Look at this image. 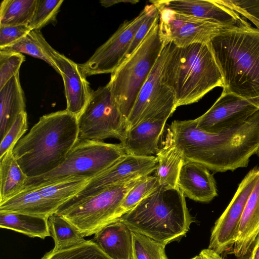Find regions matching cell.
I'll return each mask as SVG.
<instances>
[{
    "label": "cell",
    "mask_w": 259,
    "mask_h": 259,
    "mask_svg": "<svg viewBox=\"0 0 259 259\" xmlns=\"http://www.w3.org/2000/svg\"><path fill=\"white\" fill-rule=\"evenodd\" d=\"M48 224L51 236L55 243L54 250L67 248L86 241L73 225L57 213L49 216Z\"/></svg>",
    "instance_id": "83f0119b"
},
{
    "label": "cell",
    "mask_w": 259,
    "mask_h": 259,
    "mask_svg": "<svg viewBox=\"0 0 259 259\" xmlns=\"http://www.w3.org/2000/svg\"><path fill=\"white\" fill-rule=\"evenodd\" d=\"M185 197L178 188L160 186L118 220L132 232L166 245L185 236L193 222Z\"/></svg>",
    "instance_id": "3957f363"
},
{
    "label": "cell",
    "mask_w": 259,
    "mask_h": 259,
    "mask_svg": "<svg viewBox=\"0 0 259 259\" xmlns=\"http://www.w3.org/2000/svg\"><path fill=\"white\" fill-rule=\"evenodd\" d=\"M259 235V170L254 188L245 204L240 222L233 253L236 259H250Z\"/></svg>",
    "instance_id": "ffe728a7"
},
{
    "label": "cell",
    "mask_w": 259,
    "mask_h": 259,
    "mask_svg": "<svg viewBox=\"0 0 259 259\" xmlns=\"http://www.w3.org/2000/svg\"><path fill=\"white\" fill-rule=\"evenodd\" d=\"M258 170L259 167H255L246 175L229 204L214 224L208 248L219 254L233 253L240 222L256 181Z\"/></svg>",
    "instance_id": "7c38bea8"
},
{
    "label": "cell",
    "mask_w": 259,
    "mask_h": 259,
    "mask_svg": "<svg viewBox=\"0 0 259 259\" xmlns=\"http://www.w3.org/2000/svg\"><path fill=\"white\" fill-rule=\"evenodd\" d=\"M171 42L161 53L142 86L126 122V132L139 123L162 116H170L177 109L175 95L167 84L164 67Z\"/></svg>",
    "instance_id": "ba28073f"
},
{
    "label": "cell",
    "mask_w": 259,
    "mask_h": 259,
    "mask_svg": "<svg viewBox=\"0 0 259 259\" xmlns=\"http://www.w3.org/2000/svg\"><path fill=\"white\" fill-rule=\"evenodd\" d=\"M159 20V14L133 54L111 73L108 83L113 99L126 122L163 46Z\"/></svg>",
    "instance_id": "8992f818"
},
{
    "label": "cell",
    "mask_w": 259,
    "mask_h": 259,
    "mask_svg": "<svg viewBox=\"0 0 259 259\" xmlns=\"http://www.w3.org/2000/svg\"><path fill=\"white\" fill-rule=\"evenodd\" d=\"M132 259H168L165 244L148 237L133 232Z\"/></svg>",
    "instance_id": "4dcf8cb0"
},
{
    "label": "cell",
    "mask_w": 259,
    "mask_h": 259,
    "mask_svg": "<svg viewBox=\"0 0 259 259\" xmlns=\"http://www.w3.org/2000/svg\"><path fill=\"white\" fill-rule=\"evenodd\" d=\"M157 9L159 13V33L163 44L171 42L177 47H184L195 43H208L224 27L170 9Z\"/></svg>",
    "instance_id": "4fadbf2b"
},
{
    "label": "cell",
    "mask_w": 259,
    "mask_h": 259,
    "mask_svg": "<svg viewBox=\"0 0 259 259\" xmlns=\"http://www.w3.org/2000/svg\"><path fill=\"white\" fill-rule=\"evenodd\" d=\"M77 120L79 139L102 141L115 138L121 142L125 137L126 122L108 83L92 91L89 102Z\"/></svg>",
    "instance_id": "9c48e42d"
},
{
    "label": "cell",
    "mask_w": 259,
    "mask_h": 259,
    "mask_svg": "<svg viewBox=\"0 0 259 259\" xmlns=\"http://www.w3.org/2000/svg\"><path fill=\"white\" fill-rule=\"evenodd\" d=\"M0 51L24 53L41 59L60 73L52 60V54L55 50L46 41L40 30H31L18 41L9 47L0 49Z\"/></svg>",
    "instance_id": "484cf974"
},
{
    "label": "cell",
    "mask_w": 259,
    "mask_h": 259,
    "mask_svg": "<svg viewBox=\"0 0 259 259\" xmlns=\"http://www.w3.org/2000/svg\"><path fill=\"white\" fill-rule=\"evenodd\" d=\"M144 177L109 186L69 205H62L57 213L73 225L84 237L95 234L116 221L117 211L128 192Z\"/></svg>",
    "instance_id": "52a82bcc"
},
{
    "label": "cell",
    "mask_w": 259,
    "mask_h": 259,
    "mask_svg": "<svg viewBox=\"0 0 259 259\" xmlns=\"http://www.w3.org/2000/svg\"><path fill=\"white\" fill-rule=\"evenodd\" d=\"M169 116H162L141 122L129 130L120 143L126 154L139 156L156 155L159 143Z\"/></svg>",
    "instance_id": "ac0fdd59"
},
{
    "label": "cell",
    "mask_w": 259,
    "mask_h": 259,
    "mask_svg": "<svg viewBox=\"0 0 259 259\" xmlns=\"http://www.w3.org/2000/svg\"><path fill=\"white\" fill-rule=\"evenodd\" d=\"M162 147L155 156L157 167L155 176L160 186L165 188H178V180L185 161L183 154L166 135Z\"/></svg>",
    "instance_id": "603a6c76"
},
{
    "label": "cell",
    "mask_w": 259,
    "mask_h": 259,
    "mask_svg": "<svg viewBox=\"0 0 259 259\" xmlns=\"http://www.w3.org/2000/svg\"><path fill=\"white\" fill-rule=\"evenodd\" d=\"M151 4L152 7L144 22L135 34L130 47L124 57L123 62L128 58L137 49L142 40L145 37L148 32L149 31L153 23H154L156 18L159 14V11L155 7V6L152 4Z\"/></svg>",
    "instance_id": "d590c367"
},
{
    "label": "cell",
    "mask_w": 259,
    "mask_h": 259,
    "mask_svg": "<svg viewBox=\"0 0 259 259\" xmlns=\"http://www.w3.org/2000/svg\"><path fill=\"white\" fill-rule=\"evenodd\" d=\"M259 110V107L232 94L222 93L213 105L195 119L199 129L216 133L241 124Z\"/></svg>",
    "instance_id": "9a60e30c"
},
{
    "label": "cell",
    "mask_w": 259,
    "mask_h": 259,
    "mask_svg": "<svg viewBox=\"0 0 259 259\" xmlns=\"http://www.w3.org/2000/svg\"><path fill=\"white\" fill-rule=\"evenodd\" d=\"M250 259H259V235L256 237L253 244Z\"/></svg>",
    "instance_id": "ab89813d"
},
{
    "label": "cell",
    "mask_w": 259,
    "mask_h": 259,
    "mask_svg": "<svg viewBox=\"0 0 259 259\" xmlns=\"http://www.w3.org/2000/svg\"><path fill=\"white\" fill-rule=\"evenodd\" d=\"M31 30L27 25L0 26V49L9 47L18 41Z\"/></svg>",
    "instance_id": "8d00e7d4"
},
{
    "label": "cell",
    "mask_w": 259,
    "mask_h": 259,
    "mask_svg": "<svg viewBox=\"0 0 259 259\" xmlns=\"http://www.w3.org/2000/svg\"><path fill=\"white\" fill-rule=\"evenodd\" d=\"M245 19L250 21L259 29V0H219Z\"/></svg>",
    "instance_id": "836d02e7"
},
{
    "label": "cell",
    "mask_w": 259,
    "mask_h": 259,
    "mask_svg": "<svg viewBox=\"0 0 259 259\" xmlns=\"http://www.w3.org/2000/svg\"><path fill=\"white\" fill-rule=\"evenodd\" d=\"M41 259H112L92 240L67 248L46 252Z\"/></svg>",
    "instance_id": "f1b7e54d"
},
{
    "label": "cell",
    "mask_w": 259,
    "mask_h": 259,
    "mask_svg": "<svg viewBox=\"0 0 259 259\" xmlns=\"http://www.w3.org/2000/svg\"><path fill=\"white\" fill-rule=\"evenodd\" d=\"M37 0H4L0 7V26L29 24Z\"/></svg>",
    "instance_id": "4316f807"
},
{
    "label": "cell",
    "mask_w": 259,
    "mask_h": 259,
    "mask_svg": "<svg viewBox=\"0 0 259 259\" xmlns=\"http://www.w3.org/2000/svg\"><path fill=\"white\" fill-rule=\"evenodd\" d=\"M177 107L197 102L215 87H223L219 68L207 43L177 47L171 42L164 67Z\"/></svg>",
    "instance_id": "277c9868"
},
{
    "label": "cell",
    "mask_w": 259,
    "mask_h": 259,
    "mask_svg": "<svg viewBox=\"0 0 259 259\" xmlns=\"http://www.w3.org/2000/svg\"><path fill=\"white\" fill-rule=\"evenodd\" d=\"M112 259H132L133 232L119 220L110 223L92 239Z\"/></svg>",
    "instance_id": "44dd1931"
},
{
    "label": "cell",
    "mask_w": 259,
    "mask_h": 259,
    "mask_svg": "<svg viewBox=\"0 0 259 259\" xmlns=\"http://www.w3.org/2000/svg\"><path fill=\"white\" fill-rule=\"evenodd\" d=\"M257 155H258V156L259 157V149H258V151L257 152Z\"/></svg>",
    "instance_id": "60d3db41"
},
{
    "label": "cell",
    "mask_w": 259,
    "mask_h": 259,
    "mask_svg": "<svg viewBox=\"0 0 259 259\" xmlns=\"http://www.w3.org/2000/svg\"><path fill=\"white\" fill-rule=\"evenodd\" d=\"M192 259H225L221 254L210 248H206L201 251L199 254Z\"/></svg>",
    "instance_id": "74e56055"
},
{
    "label": "cell",
    "mask_w": 259,
    "mask_h": 259,
    "mask_svg": "<svg viewBox=\"0 0 259 259\" xmlns=\"http://www.w3.org/2000/svg\"><path fill=\"white\" fill-rule=\"evenodd\" d=\"M79 138L77 117L66 109L44 115L21 138L13 154L28 178L58 167Z\"/></svg>",
    "instance_id": "7a4b0ae2"
},
{
    "label": "cell",
    "mask_w": 259,
    "mask_h": 259,
    "mask_svg": "<svg viewBox=\"0 0 259 259\" xmlns=\"http://www.w3.org/2000/svg\"><path fill=\"white\" fill-rule=\"evenodd\" d=\"M89 180H75L24 190L0 204V212H14L49 217L78 193Z\"/></svg>",
    "instance_id": "30bf717a"
},
{
    "label": "cell",
    "mask_w": 259,
    "mask_h": 259,
    "mask_svg": "<svg viewBox=\"0 0 259 259\" xmlns=\"http://www.w3.org/2000/svg\"><path fill=\"white\" fill-rule=\"evenodd\" d=\"M207 44L222 76V93L259 107V29L223 27Z\"/></svg>",
    "instance_id": "6da1fadb"
},
{
    "label": "cell",
    "mask_w": 259,
    "mask_h": 259,
    "mask_svg": "<svg viewBox=\"0 0 259 259\" xmlns=\"http://www.w3.org/2000/svg\"><path fill=\"white\" fill-rule=\"evenodd\" d=\"M28 129L26 112L20 114L4 138L1 141L0 157L11 148H14Z\"/></svg>",
    "instance_id": "e575fe53"
},
{
    "label": "cell",
    "mask_w": 259,
    "mask_h": 259,
    "mask_svg": "<svg viewBox=\"0 0 259 259\" xmlns=\"http://www.w3.org/2000/svg\"><path fill=\"white\" fill-rule=\"evenodd\" d=\"M20 72L0 89V139L4 138L18 116L25 112V100Z\"/></svg>",
    "instance_id": "7402d4cb"
},
{
    "label": "cell",
    "mask_w": 259,
    "mask_h": 259,
    "mask_svg": "<svg viewBox=\"0 0 259 259\" xmlns=\"http://www.w3.org/2000/svg\"><path fill=\"white\" fill-rule=\"evenodd\" d=\"M125 155L120 144L78 138L58 167L42 175L27 178L23 190L68 181L90 180Z\"/></svg>",
    "instance_id": "5b68a950"
},
{
    "label": "cell",
    "mask_w": 259,
    "mask_h": 259,
    "mask_svg": "<svg viewBox=\"0 0 259 259\" xmlns=\"http://www.w3.org/2000/svg\"><path fill=\"white\" fill-rule=\"evenodd\" d=\"M178 187L194 201L209 202L218 195L215 180L204 166L185 160L180 170Z\"/></svg>",
    "instance_id": "d6986e66"
},
{
    "label": "cell",
    "mask_w": 259,
    "mask_h": 259,
    "mask_svg": "<svg viewBox=\"0 0 259 259\" xmlns=\"http://www.w3.org/2000/svg\"><path fill=\"white\" fill-rule=\"evenodd\" d=\"M155 156L126 154L105 171L91 179L75 195L63 205H69L94 195L114 185L149 176L156 170Z\"/></svg>",
    "instance_id": "5bb4252c"
},
{
    "label": "cell",
    "mask_w": 259,
    "mask_h": 259,
    "mask_svg": "<svg viewBox=\"0 0 259 259\" xmlns=\"http://www.w3.org/2000/svg\"><path fill=\"white\" fill-rule=\"evenodd\" d=\"M139 2L135 0H102L100 3L102 6L107 8L120 3L136 4Z\"/></svg>",
    "instance_id": "f35d334b"
},
{
    "label": "cell",
    "mask_w": 259,
    "mask_h": 259,
    "mask_svg": "<svg viewBox=\"0 0 259 259\" xmlns=\"http://www.w3.org/2000/svg\"><path fill=\"white\" fill-rule=\"evenodd\" d=\"M52 60L63 80L66 110L78 118L89 102L93 90L79 64L56 50Z\"/></svg>",
    "instance_id": "e0dca14e"
},
{
    "label": "cell",
    "mask_w": 259,
    "mask_h": 259,
    "mask_svg": "<svg viewBox=\"0 0 259 259\" xmlns=\"http://www.w3.org/2000/svg\"><path fill=\"white\" fill-rule=\"evenodd\" d=\"M14 148L0 157V204L20 193L28 178L14 156Z\"/></svg>",
    "instance_id": "cb8c5ba5"
},
{
    "label": "cell",
    "mask_w": 259,
    "mask_h": 259,
    "mask_svg": "<svg viewBox=\"0 0 259 259\" xmlns=\"http://www.w3.org/2000/svg\"><path fill=\"white\" fill-rule=\"evenodd\" d=\"M24 61L25 57L22 54L0 51V89L20 72Z\"/></svg>",
    "instance_id": "d6a6232c"
},
{
    "label": "cell",
    "mask_w": 259,
    "mask_h": 259,
    "mask_svg": "<svg viewBox=\"0 0 259 259\" xmlns=\"http://www.w3.org/2000/svg\"><path fill=\"white\" fill-rule=\"evenodd\" d=\"M49 217L29 214L0 212V227L42 239L51 236Z\"/></svg>",
    "instance_id": "d4e9b609"
},
{
    "label": "cell",
    "mask_w": 259,
    "mask_h": 259,
    "mask_svg": "<svg viewBox=\"0 0 259 259\" xmlns=\"http://www.w3.org/2000/svg\"><path fill=\"white\" fill-rule=\"evenodd\" d=\"M160 187L155 176L144 177L126 194L116 214V221Z\"/></svg>",
    "instance_id": "f546056e"
},
{
    "label": "cell",
    "mask_w": 259,
    "mask_h": 259,
    "mask_svg": "<svg viewBox=\"0 0 259 259\" xmlns=\"http://www.w3.org/2000/svg\"><path fill=\"white\" fill-rule=\"evenodd\" d=\"M152 4L146 5L134 19L125 20L117 30L84 63L79 64L85 76L112 73L122 63L137 30L149 12Z\"/></svg>",
    "instance_id": "8fae6325"
},
{
    "label": "cell",
    "mask_w": 259,
    "mask_h": 259,
    "mask_svg": "<svg viewBox=\"0 0 259 259\" xmlns=\"http://www.w3.org/2000/svg\"><path fill=\"white\" fill-rule=\"evenodd\" d=\"M157 8H164L217 23L224 27L250 25L234 10L219 0L150 1Z\"/></svg>",
    "instance_id": "2e32d148"
},
{
    "label": "cell",
    "mask_w": 259,
    "mask_h": 259,
    "mask_svg": "<svg viewBox=\"0 0 259 259\" xmlns=\"http://www.w3.org/2000/svg\"><path fill=\"white\" fill-rule=\"evenodd\" d=\"M63 0H37L36 7L28 26L31 30H40L49 24L56 22L57 16Z\"/></svg>",
    "instance_id": "1f68e13d"
}]
</instances>
